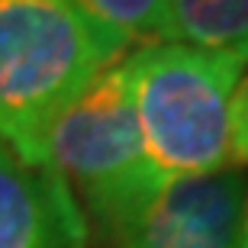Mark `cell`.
I'll return each instance as SVG.
<instances>
[{
	"instance_id": "3957f363",
	"label": "cell",
	"mask_w": 248,
	"mask_h": 248,
	"mask_svg": "<svg viewBox=\"0 0 248 248\" xmlns=\"http://www.w3.org/2000/svg\"><path fill=\"white\" fill-rule=\"evenodd\" d=\"M120 55L68 0H0V142L32 161L48 120Z\"/></svg>"
},
{
	"instance_id": "277c9868",
	"label": "cell",
	"mask_w": 248,
	"mask_h": 248,
	"mask_svg": "<svg viewBox=\"0 0 248 248\" xmlns=\"http://www.w3.org/2000/svg\"><path fill=\"white\" fill-rule=\"evenodd\" d=\"M245 187L235 168L171 177L103 235V248H239Z\"/></svg>"
},
{
	"instance_id": "5b68a950",
	"label": "cell",
	"mask_w": 248,
	"mask_h": 248,
	"mask_svg": "<svg viewBox=\"0 0 248 248\" xmlns=\"http://www.w3.org/2000/svg\"><path fill=\"white\" fill-rule=\"evenodd\" d=\"M87 216L55 171L0 142V248H87Z\"/></svg>"
},
{
	"instance_id": "7a4b0ae2",
	"label": "cell",
	"mask_w": 248,
	"mask_h": 248,
	"mask_svg": "<svg viewBox=\"0 0 248 248\" xmlns=\"http://www.w3.org/2000/svg\"><path fill=\"white\" fill-rule=\"evenodd\" d=\"M32 165H46L68 184L100 239L165 184L168 177L145 158L123 62L103 68L48 120Z\"/></svg>"
},
{
	"instance_id": "ba28073f",
	"label": "cell",
	"mask_w": 248,
	"mask_h": 248,
	"mask_svg": "<svg viewBox=\"0 0 248 248\" xmlns=\"http://www.w3.org/2000/svg\"><path fill=\"white\" fill-rule=\"evenodd\" d=\"M229 165H248V74L229 100Z\"/></svg>"
},
{
	"instance_id": "8992f818",
	"label": "cell",
	"mask_w": 248,
	"mask_h": 248,
	"mask_svg": "<svg viewBox=\"0 0 248 248\" xmlns=\"http://www.w3.org/2000/svg\"><path fill=\"white\" fill-rule=\"evenodd\" d=\"M165 42L248 52V0H168Z\"/></svg>"
},
{
	"instance_id": "6da1fadb",
	"label": "cell",
	"mask_w": 248,
	"mask_h": 248,
	"mask_svg": "<svg viewBox=\"0 0 248 248\" xmlns=\"http://www.w3.org/2000/svg\"><path fill=\"white\" fill-rule=\"evenodd\" d=\"M248 52L152 42L123 58L148 165L161 177H200L229 165V100Z\"/></svg>"
},
{
	"instance_id": "52a82bcc",
	"label": "cell",
	"mask_w": 248,
	"mask_h": 248,
	"mask_svg": "<svg viewBox=\"0 0 248 248\" xmlns=\"http://www.w3.org/2000/svg\"><path fill=\"white\" fill-rule=\"evenodd\" d=\"M97 32L126 52L129 46L165 42L168 0H68Z\"/></svg>"
},
{
	"instance_id": "9c48e42d",
	"label": "cell",
	"mask_w": 248,
	"mask_h": 248,
	"mask_svg": "<svg viewBox=\"0 0 248 248\" xmlns=\"http://www.w3.org/2000/svg\"><path fill=\"white\" fill-rule=\"evenodd\" d=\"M239 248H248V200H245V213H242V232H239Z\"/></svg>"
}]
</instances>
